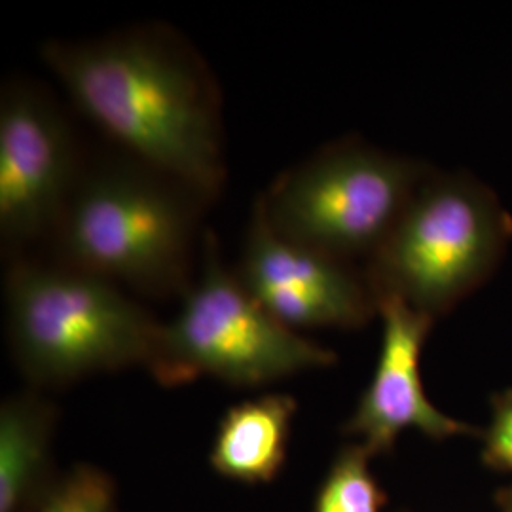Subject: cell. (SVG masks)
I'll list each match as a JSON object with an SVG mask.
<instances>
[{"label":"cell","mask_w":512,"mask_h":512,"mask_svg":"<svg viewBox=\"0 0 512 512\" xmlns=\"http://www.w3.org/2000/svg\"><path fill=\"white\" fill-rule=\"evenodd\" d=\"M42 59L74 107L126 156L213 203L226 183L222 93L203 55L164 23L78 42Z\"/></svg>","instance_id":"1"},{"label":"cell","mask_w":512,"mask_h":512,"mask_svg":"<svg viewBox=\"0 0 512 512\" xmlns=\"http://www.w3.org/2000/svg\"><path fill=\"white\" fill-rule=\"evenodd\" d=\"M205 205L196 192L131 158L84 165L54 234L52 258L150 298L194 283Z\"/></svg>","instance_id":"2"},{"label":"cell","mask_w":512,"mask_h":512,"mask_svg":"<svg viewBox=\"0 0 512 512\" xmlns=\"http://www.w3.org/2000/svg\"><path fill=\"white\" fill-rule=\"evenodd\" d=\"M4 304L14 361L40 387L147 366L162 325L116 283L54 258H12Z\"/></svg>","instance_id":"3"},{"label":"cell","mask_w":512,"mask_h":512,"mask_svg":"<svg viewBox=\"0 0 512 512\" xmlns=\"http://www.w3.org/2000/svg\"><path fill=\"white\" fill-rule=\"evenodd\" d=\"M336 363V353L281 325L224 264L219 239H203L202 270L181 298V310L162 323L147 370L164 387L215 378L260 387Z\"/></svg>","instance_id":"4"},{"label":"cell","mask_w":512,"mask_h":512,"mask_svg":"<svg viewBox=\"0 0 512 512\" xmlns=\"http://www.w3.org/2000/svg\"><path fill=\"white\" fill-rule=\"evenodd\" d=\"M425 179L418 162L351 139L283 171L255 203L281 238L344 262L368 260Z\"/></svg>","instance_id":"5"},{"label":"cell","mask_w":512,"mask_h":512,"mask_svg":"<svg viewBox=\"0 0 512 512\" xmlns=\"http://www.w3.org/2000/svg\"><path fill=\"white\" fill-rule=\"evenodd\" d=\"M511 232V217L486 188L427 175L363 272L376 302L401 298L437 317L494 270Z\"/></svg>","instance_id":"6"},{"label":"cell","mask_w":512,"mask_h":512,"mask_svg":"<svg viewBox=\"0 0 512 512\" xmlns=\"http://www.w3.org/2000/svg\"><path fill=\"white\" fill-rule=\"evenodd\" d=\"M67 116L29 82H12L0 101V238L10 258L50 239L82 175Z\"/></svg>","instance_id":"7"},{"label":"cell","mask_w":512,"mask_h":512,"mask_svg":"<svg viewBox=\"0 0 512 512\" xmlns=\"http://www.w3.org/2000/svg\"><path fill=\"white\" fill-rule=\"evenodd\" d=\"M256 302L289 329H357L378 313L365 272L275 234L253 205L234 266Z\"/></svg>","instance_id":"8"},{"label":"cell","mask_w":512,"mask_h":512,"mask_svg":"<svg viewBox=\"0 0 512 512\" xmlns=\"http://www.w3.org/2000/svg\"><path fill=\"white\" fill-rule=\"evenodd\" d=\"M378 313L384 325L378 365L346 433L357 437L372 456L391 452L410 429L435 440L471 433L469 425L429 401L421 382V349L435 317L391 296L378 300Z\"/></svg>","instance_id":"9"},{"label":"cell","mask_w":512,"mask_h":512,"mask_svg":"<svg viewBox=\"0 0 512 512\" xmlns=\"http://www.w3.org/2000/svg\"><path fill=\"white\" fill-rule=\"evenodd\" d=\"M296 410V399L287 393H264L230 406L215 433L211 467L239 484L272 482L287 461Z\"/></svg>","instance_id":"10"},{"label":"cell","mask_w":512,"mask_h":512,"mask_svg":"<svg viewBox=\"0 0 512 512\" xmlns=\"http://www.w3.org/2000/svg\"><path fill=\"white\" fill-rule=\"evenodd\" d=\"M55 410L35 391L0 406V512H33L52 490Z\"/></svg>","instance_id":"11"},{"label":"cell","mask_w":512,"mask_h":512,"mask_svg":"<svg viewBox=\"0 0 512 512\" xmlns=\"http://www.w3.org/2000/svg\"><path fill=\"white\" fill-rule=\"evenodd\" d=\"M372 458L359 442L342 448L317 490L311 512H384L385 494L372 475Z\"/></svg>","instance_id":"12"},{"label":"cell","mask_w":512,"mask_h":512,"mask_svg":"<svg viewBox=\"0 0 512 512\" xmlns=\"http://www.w3.org/2000/svg\"><path fill=\"white\" fill-rule=\"evenodd\" d=\"M33 512H118L114 482L101 469L78 465L55 480Z\"/></svg>","instance_id":"13"},{"label":"cell","mask_w":512,"mask_h":512,"mask_svg":"<svg viewBox=\"0 0 512 512\" xmlns=\"http://www.w3.org/2000/svg\"><path fill=\"white\" fill-rule=\"evenodd\" d=\"M484 461L503 471H512V389L494 401L492 423L484 433Z\"/></svg>","instance_id":"14"},{"label":"cell","mask_w":512,"mask_h":512,"mask_svg":"<svg viewBox=\"0 0 512 512\" xmlns=\"http://www.w3.org/2000/svg\"><path fill=\"white\" fill-rule=\"evenodd\" d=\"M497 503H499L501 512H512V488L501 490L499 497H497Z\"/></svg>","instance_id":"15"}]
</instances>
